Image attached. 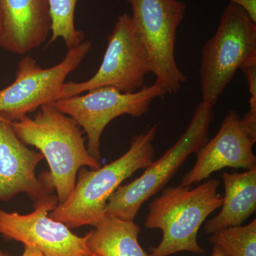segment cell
Wrapping results in <instances>:
<instances>
[{
    "label": "cell",
    "instance_id": "obj_5",
    "mask_svg": "<svg viewBox=\"0 0 256 256\" xmlns=\"http://www.w3.org/2000/svg\"><path fill=\"white\" fill-rule=\"evenodd\" d=\"M255 56L256 23L238 6L228 3L222 12L216 32L202 48V101L214 107L237 70Z\"/></svg>",
    "mask_w": 256,
    "mask_h": 256
},
{
    "label": "cell",
    "instance_id": "obj_16",
    "mask_svg": "<svg viewBox=\"0 0 256 256\" xmlns=\"http://www.w3.org/2000/svg\"><path fill=\"white\" fill-rule=\"evenodd\" d=\"M78 0H50L52 36L48 45L62 38L68 50L84 42V32L75 26V10Z\"/></svg>",
    "mask_w": 256,
    "mask_h": 256
},
{
    "label": "cell",
    "instance_id": "obj_18",
    "mask_svg": "<svg viewBox=\"0 0 256 256\" xmlns=\"http://www.w3.org/2000/svg\"><path fill=\"white\" fill-rule=\"evenodd\" d=\"M240 69L245 74L250 95V109L242 119L248 127L256 130V56L248 58Z\"/></svg>",
    "mask_w": 256,
    "mask_h": 256
},
{
    "label": "cell",
    "instance_id": "obj_1",
    "mask_svg": "<svg viewBox=\"0 0 256 256\" xmlns=\"http://www.w3.org/2000/svg\"><path fill=\"white\" fill-rule=\"evenodd\" d=\"M16 136L25 144L35 146L50 166L48 176L63 203L74 190L79 170L98 169L100 160L88 151L82 128L72 118L52 105H44L33 118L24 116L11 121Z\"/></svg>",
    "mask_w": 256,
    "mask_h": 256
},
{
    "label": "cell",
    "instance_id": "obj_6",
    "mask_svg": "<svg viewBox=\"0 0 256 256\" xmlns=\"http://www.w3.org/2000/svg\"><path fill=\"white\" fill-rule=\"evenodd\" d=\"M132 20L149 56L154 84L164 94H178L186 76L175 58L176 31L184 18L186 5L180 0H126Z\"/></svg>",
    "mask_w": 256,
    "mask_h": 256
},
{
    "label": "cell",
    "instance_id": "obj_15",
    "mask_svg": "<svg viewBox=\"0 0 256 256\" xmlns=\"http://www.w3.org/2000/svg\"><path fill=\"white\" fill-rule=\"evenodd\" d=\"M88 233V245L92 252L102 256H149L138 242L141 228L134 220L106 214Z\"/></svg>",
    "mask_w": 256,
    "mask_h": 256
},
{
    "label": "cell",
    "instance_id": "obj_8",
    "mask_svg": "<svg viewBox=\"0 0 256 256\" xmlns=\"http://www.w3.org/2000/svg\"><path fill=\"white\" fill-rule=\"evenodd\" d=\"M151 73L149 56L130 15L119 16L108 37L107 48L100 68L86 82H65L60 99L80 95L101 87L116 88L124 92L140 90Z\"/></svg>",
    "mask_w": 256,
    "mask_h": 256
},
{
    "label": "cell",
    "instance_id": "obj_12",
    "mask_svg": "<svg viewBox=\"0 0 256 256\" xmlns=\"http://www.w3.org/2000/svg\"><path fill=\"white\" fill-rule=\"evenodd\" d=\"M44 159L18 138L11 121L0 116V201L8 202L24 193L34 202L52 194L54 190L47 172L37 176L36 169Z\"/></svg>",
    "mask_w": 256,
    "mask_h": 256
},
{
    "label": "cell",
    "instance_id": "obj_7",
    "mask_svg": "<svg viewBox=\"0 0 256 256\" xmlns=\"http://www.w3.org/2000/svg\"><path fill=\"white\" fill-rule=\"evenodd\" d=\"M166 94L156 84L146 86L136 92H124L116 88L92 89L84 95L64 98L50 104L72 118L86 134L88 151L101 159L100 139L111 121L128 114L139 118L150 110L152 101Z\"/></svg>",
    "mask_w": 256,
    "mask_h": 256
},
{
    "label": "cell",
    "instance_id": "obj_10",
    "mask_svg": "<svg viewBox=\"0 0 256 256\" xmlns=\"http://www.w3.org/2000/svg\"><path fill=\"white\" fill-rule=\"evenodd\" d=\"M56 195L52 194L34 203L28 214L6 212L0 208V234L5 238L32 246L46 256H89L88 234L80 237L50 214L58 205Z\"/></svg>",
    "mask_w": 256,
    "mask_h": 256
},
{
    "label": "cell",
    "instance_id": "obj_20",
    "mask_svg": "<svg viewBox=\"0 0 256 256\" xmlns=\"http://www.w3.org/2000/svg\"><path fill=\"white\" fill-rule=\"evenodd\" d=\"M22 256H46L36 248L32 246L24 245V249Z\"/></svg>",
    "mask_w": 256,
    "mask_h": 256
},
{
    "label": "cell",
    "instance_id": "obj_17",
    "mask_svg": "<svg viewBox=\"0 0 256 256\" xmlns=\"http://www.w3.org/2000/svg\"><path fill=\"white\" fill-rule=\"evenodd\" d=\"M208 242L223 249L228 256H256V220L245 226L220 229Z\"/></svg>",
    "mask_w": 256,
    "mask_h": 256
},
{
    "label": "cell",
    "instance_id": "obj_2",
    "mask_svg": "<svg viewBox=\"0 0 256 256\" xmlns=\"http://www.w3.org/2000/svg\"><path fill=\"white\" fill-rule=\"evenodd\" d=\"M158 130V124H154L134 136L124 156L105 166L90 170L80 168L74 190L65 202L50 212V218L70 229L96 227L105 216L106 204L112 193L124 180L154 161L153 141Z\"/></svg>",
    "mask_w": 256,
    "mask_h": 256
},
{
    "label": "cell",
    "instance_id": "obj_21",
    "mask_svg": "<svg viewBox=\"0 0 256 256\" xmlns=\"http://www.w3.org/2000/svg\"><path fill=\"white\" fill-rule=\"evenodd\" d=\"M228 256L225 252H224L223 249L217 245H213V248H212V256Z\"/></svg>",
    "mask_w": 256,
    "mask_h": 256
},
{
    "label": "cell",
    "instance_id": "obj_19",
    "mask_svg": "<svg viewBox=\"0 0 256 256\" xmlns=\"http://www.w3.org/2000/svg\"><path fill=\"white\" fill-rule=\"evenodd\" d=\"M229 3L236 5L244 10L252 20L256 23V0H228Z\"/></svg>",
    "mask_w": 256,
    "mask_h": 256
},
{
    "label": "cell",
    "instance_id": "obj_22",
    "mask_svg": "<svg viewBox=\"0 0 256 256\" xmlns=\"http://www.w3.org/2000/svg\"><path fill=\"white\" fill-rule=\"evenodd\" d=\"M0 256H10L8 255V254H6V252H2V250H0Z\"/></svg>",
    "mask_w": 256,
    "mask_h": 256
},
{
    "label": "cell",
    "instance_id": "obj_23",
    "mask_svg": "<svg viewBox=\"0 0 256 256\" xmlns=\"http://www.w3.org/2000/svg\"><path fill=\"white\" fill-rule=\"evenodd\" d=\"M89 256H100V254H96V252H92V254H90V255Z\"/></svg>",
    "mask_w": 256,
    "mask_h": 256
},
{
    "label": "cell",
    "instance_id": "obj_4",
    "mask_svg": "<svg viewBox=\"0 0 256 256\" xmlns=\"http://www.w3.org/2000/svg\"><path fill=\"white\" fill-rule=\"evenodd\" d=\"M214 107L198 104L182 136L164 154L153 161L140 178L120 186L109 198L106 215L134 220L143 204L162 191L192 154H196L208 140V130L214 120Z\"/></svg>",
    "mask_w": 256,
    "mask_h": 256
},
{
    "label": "cell",
    "instance_id": "obj_3",
    "mask_svg": "<svg viewBox=\"0 0 256 256\" xmlns=\"http://www.w3.org/2000/svg\"><path fill=\"white\" fill-rule=\"evenodd\" d=\"M220 181L212 178L190 186L163 188L149 206L144 226L160 229L162 238L153 248L149 256H170L186 252L204 254L197 240L202 224L223 204V196L218 193Z\"/></svg>",
    "mask_w": 256,
    "mask_h": 256
},
{
    "label": "cell",
    "instance_id": "obj_13",
    "mask_svg": "<svg viewBox=\"0 0 256 256\" xmlns=\"http://www.w3.org/2000/svg\"><path fill=\"white\" fill-rule=\"evenodd\" d=\"M52 30L50 0H0V47L24 54L46 42Z\"/></svg>",
    "mask_w": 256,
    "mask_h": 256
},
{
    "label": "cell",
    "instance_id": "obj_9",
    "mask_svg": "<svg viewBox=\"0 0 256 256\" xmlns=\"http://www.w3.org/2000/svg\"><path fill=\"white\" fill-rule=\"evenodd\" d=\"M92 44L84 41L70 48L60 63L43 68L30 56L18 64L16 78L12 84L0 89V116L18 121L28 114L60 100L66 77L78 68Z\"/></svg>",
    "mask_w": 256,
    "mask_h": 256
},
{
    "label": "cell",
    "instance_id": "obj_14",
    "mask_svg": "<svg viewBox=\"0 0 256 256\" xmlns=\"http://www.w3.org/2000/svg\"><path fill=\"white\" fill-rule=\"evenodd\" d=\"M222 178L225 192L222 210L204 225L210 235L242 225L256 212V166L242 173L223 172Z\"/></svg>",
    "mask_w": 256,
    "mask_h": 256
},
{
    "label": "cell",
    "instance_id": "obj_11",
    "mask_svg": "<svg viewBox=\"0 0 256 256\" xmlns=\"http://www.w3.org/2000/svg\"><path fill=\"white\" fill-rule=\"evenodd\" d=\"M256 133L250 131L240 116L230 110L224 118L215 137L196 152L193 168L182 178L181 184L191 186L226 168L252 170L256 166L252 151Z\"/></svg>",
    "mask_w": 256,
    "mask_h": 256
}]
</instances>
